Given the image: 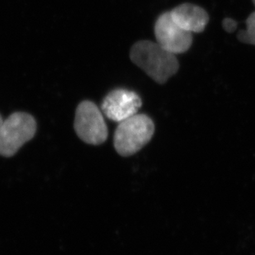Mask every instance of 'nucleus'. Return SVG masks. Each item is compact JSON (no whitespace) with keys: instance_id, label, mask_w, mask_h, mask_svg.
Listing matches in <instances>:
<instances>
[{"instance_id":"nucleus-7","label":"nucleus","mask_w":255,"mask_h":255,"mask_svg":"<svg viewBox=\"0 0 255 255\" xmlns=\"http://www.w3.org/2000/svg\"><path fill=\"white\" fill-rule=\"evenodd\" d=\"M173 22L188 32L200 33L204 31L209 22L206 10L193 3H183L169 11Z\"/></svg>"},{"instance_id":"nucleus-9","label":"nucleus","mask_w":255,"mask_h":255,"mask_svg":"<svg viewBox=\"0 0 255 255\" xmlns=\"http://www.w3.org/2000/svg\"><path fill=\"white\" fill-rule=\"evenodd\" d=\"M237 27V22L232 18H225L223 20V28L227 31V32H233L236 31Z\"/></svg>"},{"instance_id":"nucleus-3","label":"nucleus","mask_w":255,"mask_h":255,"mask_svg":"<svg viewBox=\"0 0 255 255\" xmlns=\"http://www.w3.org/2000/svg\"><path fill=\"white\" fill-rule=\"evenodd\" d=\"M36 131V122L32 116L22 112L11 114L0 128V155L13 156Z\"/></svg>"},{"instance_id":"nucleus-11","label":"nucleus","mask_w":255,"mask_h":255,"mask_svg":"<svg viewBox=\"0 0 255 255\" xmlns=\"http://www.w3.org/2000/svg\"><path fill=\"white\" fill-rule=\"evenodd\" d=\"M252 1H253L254 4H255V0H252Z\"/></svg>"},{"instance_id":"nucleus-6","label":"nucleus","mask_w":255,"mask_h":255,"mask_svg":"<svg viewBox=\"0 0 255 255\" xmlns=\"http://www.w3.org/2000/svg\"><path fill=\"white\" fill-rule=\"evenodd\" d=\"M142 100L135 92L116 89L110 92L102 104V111L110 120L122 123L138 114Z\"/></svg>"},{"instance_id":"nucleus-10","label":"nucleus","mask_w":255,"mask_h":255,"mask_svg":"<svg viewBox=\"0 0 255 255\" xmlns=\"http://www.w3.org/2000/svg\"><path fill=\"white\" fill-rule=\"evenodd\" d=\"M2 122H3V120H2V117L0 115V128H1V126H2Z\"/></svg>"},{"instance_id":"nucleus-1","label":"nucleus","mask_w":255,"mask_h":255,"mask_svg":"<svg viewBox=\"0 0 255 255\" xmlns=\"http://www.w3.org/2000/svg\"><path fill=\"white\" fill-rule=\"evenodd\" d=\"M130 60L149 77L164 85L179 69L176 55L166 51L157 42L139 41L130 49Z\"/></svg>"},{"instance_id":"nucleus-8","label":"nucleus","mask_w":255,"mask_h":255,"mask_svg":"<svg viewBox=\"0 0 255 255\" xmlns=\"http://www.w3.org/2000/svg\"><path fill=\"white\" fill-rule=\"evenodd\" d=\"M246 30H241L237 35L239 41L255 46V12H252L246 19Z\"/></svg>"},{"instance_id":"nucleus-5","label":"nucleus","mask_w":255,"mask_h":255,"mask_svg":"<svg viewBox=\"0 0 255 255\" xmlns=\"http://www.w3.org/2000/svg\"><path fill=\"white\" fill-rule=\"evenodd\" d=\"M154 36L159 46L176 56L187 52L193 44V33L173 22L169 12L162 13L157 18Z\"/></svg>"},{"instance_id":"nucleus-4","label":"nucleus","mask_w":255,"mask_h":255,"mask_svg":"<svg viewBox=\"0 0 255 255\" xmlns=\"http://www.w3.org/2000/svg\"><path fill=\"white\" fill-rule=\"evenodd\" d=\"M75 132L87 144H101L106 141L109 130L104 115L96 104L91 101H83L75 112Z\"/></svg>"},{"instance_id":"nucleus-2","label":"nucleus","mask_w":255,"mask_h":255,"mask_svg":"<svg viewBox=\"0 0 255 255\" xmlns=\"http://www.w3.org/2000/svg\"><path fill=\"white\" fill-rule=\"evenodd\" d=\"M154 123L149 116L135 114L119 123L114 134V147L122 156L136 154L154 134Z\"/></svg>"}]
</instances>
